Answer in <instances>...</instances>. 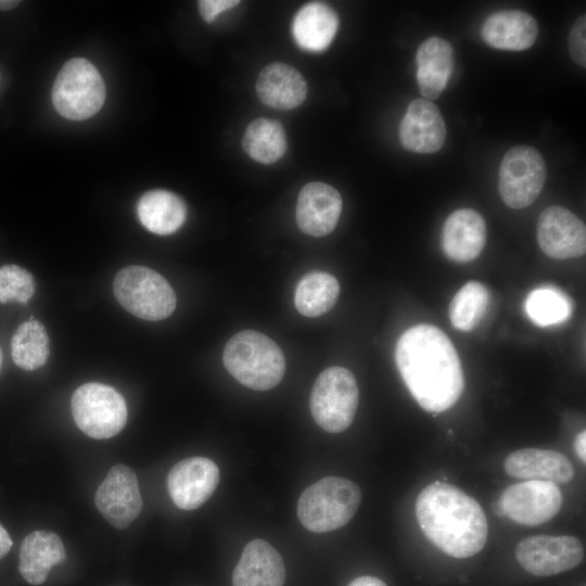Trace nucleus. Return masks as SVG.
<instances>
[{
  "instance_id": "f257e3e1",
  "label": "nucleus",
  "mask_w": 586,
  "mask_h": 586,
  "mask_svg": "<svg viewBox=\"0 0 586 586\" xmlns=\"http://www.w3.org/2000/svg\"><path fill=\"white\" fill-rule=\"evenodd\" d=\"M398 371L415 400L426 411L442 412L460 398L464 380L449 337L432 324H416L398 339Z\"/></svg>"
},
{
  "instance_id": "f03ea898",
  "label": "nucleus",
  "mask_w": 586,
  "mask_h": 586,
  "mask_svg": "<svg viewBox=\"0 0 586 586\" xmlns=\"http://www.w3.org/2000/svg\"><path fill=\"white\" fill-rule=\"evenodd\" d=\"M421 531L438 549L455 558L480 552L487 540V520L480 504L460 488L434 482L416 500Z\"/></svg>"
},
{
  "instance_id": "7ed1b4c3",
  "label": "nucleus",
  "mask_w": 586,
  "mask_h": 586,
  "mask_svg": "<svg viewBox=\"0 0 586 586\" xmlns=\"http://www.w3.org/2000/svg\"><path fill=\"white\" fill-rule=\"evenodd\" d=\"M222 361L237 381L256 391L275 387L285 371L284 355L278 344L254 330L232 335L224 348Z\"/></svg>"
},
{
  "instance_id": "20e7f679",
  "label": "nucleus",
  "mask_w": 586,
  "mask_h": 586,
  "mask_svg": "<svg viewBox=\"0 0 586 586\" xmlns=\"http://www.w3.org/2000/svg\"><path fill=\"white\" fill-rule=\"evenodd\" d=\"M360 501L361 493L354 482L340 476H326L302 493L297 501V517L310 532H331L349 522Z\"/></svg>"
},
{
  "instance_id": "39448f33",
  "label": "nucleus",
  "mask_w": 586,
  "mask_h": 586,
  "mask_svg": "<svg viewBox=\"0 0 586 586\" xmlns=\"http://www.w3.org/2000/svg\"><path fill=\"white\" fill-rule=\"evenodd\" d=\"M113 291L127 311L144 320L165 319L176 308V294L168 281L145 266L120 269L114 278Z\"/></svg>"
},
{
  "instance_id": "423d86ee",
  "label": "nucleus",
  "mask_w": 586,
  "mask_h": 586,
  "mask_svg": "<svg viewBox=\"0 0 586 586\" xmlns=\"http://www.w3.org/2000/svg\"><path fill=\"white\" fill-rule=\"evenodd\" d=\"M52 103L56 112L71 120H84L95 115L105 100V85L93 64L82 58L67 61L52 87Z\"/></svg>"
},
{
  "instance_id": "0eeeda50",
  "label": "nucleus",
  "mask_w": 586,
  "mask_h": 586,
  "mask_svg": "<svg viewBox=\"0 0 586 586\" xmlns=\"http://www.w3.org/2000/svg\"><path fill=\"white\" fill-rule=\"evenodd\" d=\"M358 399L354 374L343 367H330L314 383L309 398L310 412L321 429L340 433L352 424Z\"/></svg>"
},
{
  "instance_id": "6e6552de",
  "label": "nucleus",
  "mask_w": 586,
  "mask_h": 586,
  "mask_svg": "<svg viewBox=\"0 0 586 586\" xmlns=\"http://www.w3.org/2000/svg\"><path fill=\"white\" fill-rule=\"evenodd\" d=\"M72 415L86 435L105 440L118 434L127 422V405L112 386L90 382L80 385L72 396Z\"/></svg>"
},
{
  "instance_id": "1a4fd4ad",
  "label": "nucleus",
  "mask_w": 586,
  "mask_h": 586,
  "mask_svg": "<svg viewBox=\"0 0 586 586\" xmlns=\"http://www.w3.org/2000/svg\"><path fill=\"white\" fill-rule=\"evenodd\" d=\"M547 178L546 162L538 150L530 145L511 148L499 167V193L511 208L531 205L540 194Z\"/></svg>"
},
{
  "instance_id": "9d476101",
  "label": "nucleus",
  "mask_w": 586,
  "mask_h": 586,
  "mask_svg": "<svg viewBox=\"0 0 586 586\" xmlns=\"http://www.w3.org/2000/svg\"><path fill=\"white\" fill-rule=\"evenodd\" d=\"M559 486L547 481H525L507 487L496 502V513L522 525L552 519L562 506Z\"/></svg>"
},
{
  "instance_id": "9b49d317",
  "label": "nucleus",
  "mask_w": 586,
  "mask_h": 586,
  "mask_svg": "<svg viewBox=\"0 0 586 586\" xmlns=\"http://www.w3.org/2000/svg\"><path fill=\"white\" fill-rule=\"evenodd\" d=\"M515 557L528 573L551 576L577 566L584 559V547L574 536L535 535L518 544Z\"/></svg>"
},
{
  "instance_id": "f8f14e48",
  "label": "nucleus",
  "mask_w": 586,
  "mask_h": 586,
  "mask_svg": "<svg viewBox=\"0 0 586 586\" xmlns=\"http://www.w3.org/2000/svg\"><path fill=\"white\" fill-rule=\"evenodd\" d=\"M94 505L112 526L118 530L128 527L143 506L133 470L125 464L112 467L95 492Z\"/></svg>"
},
{
  "instance_id": "ddd939ff",
  "label": "nucleus",
  "mask_w": 586,
  "mask_h": 586,
  "mask_svg": "<svg viewBox=\"0 0 586 586\" xmlns=\"http://www.w3.org/2000/svg\"><path fill=\"white\" fill-rule=\"evenodd\" d=\"M217 464L205 457L178 461L167 476V489L173 502L182 510H194L206 502L219 483Z\"/></svg>"
},
{
  "instance_id": "4468645a",
  "label": "nucleus",
  "mask_w": 586,
  "mask_h": 586,
  "mask_svg": "<svg viewBox=\"0 0 586 586\" xmlns=\"http://www.w3.org/2000/svg\"><path fill=\"white\" fill-rule=\"evenodd\" d=\"M537 241L542 251L555 259L578 257L586 252L584 222L568 208H545L537 221Z\"/></svg>"
},
{
  "instance_id": "2eb2a0df",
  "label": "nucleus",
  "mask_w": 586,
  "mask_h": 586,
  "mask_svg": "<svg viewBox=\"0 0 586 586\" xmlns=\"http://www.w3.org/2000/svg\"><path fill=\"white\" fill-rule=\"evenodd\" d=\"M399 141L411 152L430 154L441 150L446 126L438 106L426 99L412 100L399 124Z\"/></svg>"
},
{
  "instance_id": "dca6fc26",
  "label": "nucleus",
  "mask_w": 586,
  "mask_h": 586,
  "mask_svg": "<svg viewBox=\"0 0 586 586\" xmlns=\"http://www.w3.org/2000/svg\"><path fill=\"white\" fill-rule=\"evenodd\" d=\"M342 212V196L333 187L314 181L305 184L297 198L296 222L313 237H324L337 225Z\"/></svg>"
},
{
  "instance_id": "f3484780",
  "label": "nucleus",
  "mask_w": 586,
  "mask_h": 586,
  "mask_svg": "<svg viewBox=\"0 0 586 586\" xmlns=\"http://www.w3.org/2000/svg\"><path fill=\"white\" fill-rule=\"evenodd\" d=\"M485 243V220L476 211L460 208L453 212L445 220L441 244L450 260L471 262L481 254Z\"/></svg>"
},
{
  "instance_id": "a211bd4d",
  "label": "nucleus",
  "mask_w": 586,
  "mask_h": 586,
  "mask_svg": "<svg viewBox=\"0 0 586 586\" xmlns=\"http://www.w3.org/2000/svg\"><path fill=\"white\" fill-rule=\"evenodd\" d=\"M508 475L526 481L568 483L574 467L563 454L552 449L524 448L511 453L504 462Z\"/></svg>"
},
{
  "instance_id": "6ab92c4d",
  "label": "nucleus",
  "mask_w": 586,
  "mask_h": 586,
  "mask_svg": "<svg viewBox=\"0 0 586 586\" xmlns=\"http://www.w3.org/2000/svg\"><path fill=\"white\" fill-rule=\"evenodd\" d=\"M284 578L280 553L266 540L256 538L244 547L232 573V586H283Z\"/></svg>"
},
{
  "instance_id": "aec40b11",
  "label": "nucleus",
  "mask_w": 586,
  "mask_h": 586,
  "mask_svg": "<svg viewBox=\"0 0 586 586\" xmlns=\"http://www.w3.org/2000/svg\"><path fill=\"white\" fill-rule=\"evenodd\" d=\"M483 40L498 50L522 51L537 39L538 25L528 13L506 10L491 14L481 30Z\"/></svg>"
},
{
  "instance_id": "412c9836",
  "label": "nucleus",
  "mask_w": 586,
  "mask_h": 586,
  "mask_svg": "<svg viewBox=\"0 0 586 586\" xmlns=\"http://www.w3.org/2000/svg\"><path fill=\"white\" fill-rule=\"evenodd\" d=\"M256 92L260 101L277 110H291L301 105L307 95L303 75L284 63H270L259 73Z\"/></svg>"
},
{
  "instance_id": "4be33fe9",
  "label": "nucleus",
  "mask_w": 586,
  "mask_h": 586,
  "mask_svg": "<svg viewBox=\"0 0 586 586\" xmlns=\"http://www.w3.org/2000/svg\"><path fill=\"white\" fill-rule=\"evenodd\" d=\"M416 79L426 100L437 99L450 78L454 58L451 44L438 37L425 39L416 52Z\"/></svg>"
},
{
  "instance_id": "5701e85b",
  "label": "nucleus",
  "mask_w": 586,
  "mask_h": 586,
  "mask_svg": "<svg viewBox=\"0 0 586 586\" xmlns=\"http://www.w3.org/2000/svg\"><path fill=\"white\" fill-rule=\"evenodd\" d=\"M65 558V548L59 535L50 531H34L22 542L18 570L28 584L41 585L51 568L62 563Z\"/></svg>"
},
{
  "instance_id": "b1692460",
  "label": "nucleus",
  "mask_w": 586,
  "mask_h": 586,
  "mask_svg": "<svg viewBox=\"0 0 586 586\" xmlns=\"http://www.w3.org/2000/svg\"><path fill=\"white\" fill-rule=\"evenodd\" d=\"M339 27L335 11L322 2L302 7L292 22V35L302 49L319 52L328 48Z\"/></svg>"
},
{
  "instance_id": "393cba45",
  "label": "nucleus",
  "mask_w": 586,
  "mask_h": 586,
  "mask_svg": "<svg viewBox=\"0 0 586 586\" xmlns=\"http://www.w3.org/2000/svg\"><path fill=\"white\" fill-rule=\"evenodd\" d=\"M140 222L150 232L168 235L176 232L187 218V206L177 194L167 190L145 192L137 203Z\"/></svg>"
},
{
  "instance_id": "a878e982",
  "label": "nucleus",
  "mask_w": 586,
  "mask_h": 586,
  "mask_svg": "<svg viewBox=\"0 0 586 586\" xmlns=\"http://www.w3.org/2000/svg\"><path fill=\"white\" fill-rule=\"evenodd\" d=\"M339 293L340 284L335 277L323 271H313L300 280L294 304L303 316L318 317L335 305Z\"/></svg>"
},
{
  "instance_id": "bb28decb",
  "label": "nucleus",
  "mask_w": 586,
  "mask_h": 586,
  "mask_svg": "<svg viewBox=\"0 0 586 586\" xmlns=\"http://www.w3.org/2000/svg\"><path fill=\"white\" fill-rule=\"evenodd\" d=\"M242 148L254 161L272 164L286 151L282 125L275 119L259 117L249 124L242 138Z\"/></svg>"
},
{
  "instance_id": "cd10ccee",
  "label": "nucleus",
  "mask_w": 586,
  "mask_h": 586,
  "mask_svg": "<svg viewBox=\"0 0 586 586\" xmlns=\"http://www.w3.org/2000/svg\"><path fill=\"white\" fill-rule=\"evenodd\" d=\"M49 337L43 324L35 319L22 323L11 341L14 364L23 370L42 367L49 357Z\"/></svg>"
},
{
  "instance_id": "c85d7f7f",
  "label": "nucleus",
  "mask_w": 586,
  "mask_h": 586,
  "mask_svg": "<svg viewBox=\"0 0 586 586\" xmlns=\"http://www.w3.org/2000/svg\"><path fill=\"white\" fill-rule=\"evenodd\" d=\"M524 307L531 321L539 327L562 323L573 314L571 297L551 285L540 286L528 293Z\"/></svg>"
},
{
  "instance_id": "c756f323",
  "label": "nucleus",
  "mask_w": 586,
  "mask_h": 586,
  "mask_svg": "<svg viewBox=\"0 0 586 586\" xmlns=\"http://www.w3.org/2000/svg\"><path fill=\"white\" fill-rule=\"evenodd\" d=\"M489 303L487 288L477 281L467 282L449 304V319L460 331L474 329L486 313Z\"/></svg>"
},
{
  "instance_id": "7c9ffc66",
  "label": "nucleus",
  "mask_w": 586,
  "mask_h": 586,
  "mask_svg": "<svg viewBox=\"0 0 586 586\" xmlns=\"http://www.w3.org/2000/svg\"><path fill=\"white\" fill-rule=\"evenodd\" d=\"M36 283L33 275L17 265L0 267V304H26L34 295Z\"/></svg>"
},
{
  "instance_id": "2f4dec72",
  "label": "nucleus",
  "mask_w": 586,
  "mask_h": 586,
  "mask_svg": "<svg viewBox=\"0 0 586 586\" xmlns=\"http://www.w3.org/2000/svg\"><path fill=\"white\" fill-rule=\"evenodd\" d=\"M586 16H579L569 35V53L571 59L578 65L586 66Z\"/></svg>"
},
{
  "instance_id": "473e14b6",
  "label": "nucleus",
  "mask_w": 586,
  "mask_h": 586,
  "mask_svg": "<svg viewBox=\"0 0 586 586\" xmlns=\"http://www.w3.org/2000/svg\"><path fill=\"white\" fill-rule=\"evenodd\" d=\"M238 0H201L198 2L199 11L203 20L212 23L221 12L237 7Z\"/></svg>"
},
{
  "instance_id": "72a5a7b5",
  "label": "nucleus",
  "mask_w": 586,
  "mask_h": 586,
  "mask_svg": "<svg viewBox=\"0 0 586 586\" xmlns=\"http://www.w3.org/2000/svg\"><path fill=\"white\" fill-rule=\"evenodd\" d=\"M574 449L578 458L585 462L586 461V433L585 431L579 432L574 441Z\"/></svg>"
},
{
  "instance_id": "f704fd0d",
  "label": "nucleus",
  "mask_w": 586,
  "mask_h": 586,
  "mask_svg": "<svg viewBox=\"0 0 586 586\" xmlns=\"http://www.w3.org/2000/svg\"><path fill=\"white\" fill-rule=\"evenodd\" d=\"M347 586H386V584L374 576H360L352 581Z\"/></svg>"
},
{
  "instance_id": "c9c22d12",
  "label": "nucleus",
  "mask_w": 586,
  "mask_h": 586,
  "mask_svg": "<svg viewBox=\"0 0 586 586\" xmlns=\"http://www.w3.org/2000/svg\"><path fill=\"white\" fill-rule=\"evenodd\" d=\"M12 539L7 530L0 524V559H2L12 547Z\"/></svg>"
},
{
  "instance_id": "e433bc0d",
  "label": "nucleus",
  "mask_w": 586,
  "mask_h": 586,
  "mask_svg": "<svg viewBox=\"0 0 586 586\" xmlns=\"http://www.w3.org/2000/svg\"><path fill=\"white\" fill-rule=\"evenodd\" d=\"M18 3L20 1H15V0H0V10L9 11L15 8Z\"/></svg>"
},
{
  "instance_id": "4c0bfd02",
  "label": "nucleus",
  "mask_w": 586,
  "mask_h": 586,
  "mask_svg": "<svg viewBox=\"0 0 586 586\" xmlns=\"http://www.w3.org/2000/svg\"><path fill=\"white\" fill-rule=\"evenodd\" d=\"M1 364H2V354H1V349H0V369H1Z\"/></svg>"
}]
</instances>
